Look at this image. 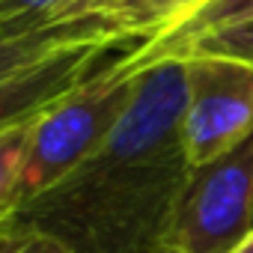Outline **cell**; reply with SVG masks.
<instances>
[{"mask_svg": "<svg viewBox=\"0 0 253 253\" xmlns=\"http://www.w3.org/2000/svg\"><path fill=\"white\" fill-rule=\"evenodd\" d=\"M146 66L149 63L140 57V45L110 57L89 81L30 125L18 188L21 206L60 185L104 146L128 113Z\"/></svg>", "mask_w": 253, "mask_h": 253, "instance_id": "2", "label": "cell"}, {"mask_svg": "<svg viewBox=\"0 0 253 253\" xmlns=\"http://www.w3.org/2000/svg\"><path fill=\"white\" fill-rule=\"evenodd\" d=\"M60 0H0V15H51Z\"/></svg>", "mask_w": 253, "mask_h": 253, "instance_id": "12", "label": "cell"}, {"mask_svg": "<svg viewBox=\"0 0 253 253\" xmlns=\"http://www.w3.org/2000/svg\"><path fill=\"white\" fill-rule=\"evenodd\" d=\"M253 18V0H209L203 9H197L188 21H182L176 30L152 39V42H143L140 45V57L146 63H158V60H170L179 48H185L188 42L211 33V30H220V27H232V24H241V21H250Z\"/></svg>", "mask_w": 253, "mask_h": 253, "instance_id": "8", "label": "cell"}, {"mask_svg": "<svg viewBox=\"0 0 253 253\" xmlns=\"http://www.w3.org/2000/svg\"><path fill=\"white\" fill-rule=\"evenodd\" d=\"M209 0H60L54 21L92 27L116 42L143 45L188 21Z\"/></svg>", "mask_w": 253, "mask_h": 253, "instance_id": "6", "label": "cell"}, {"mask_svg": "<svg viewBox=\"0 0 253 253\" xmlns=\"http://www.w3.org/2000/svg\"><path fill=\"white\" fill-rule=\"evenodd\" d=\"M188 54H220V57H235V60H250L253 63V18L232 24V27H220L211 30L194 42H188L185 48H179L170 60L188 57Z\"/></svg>", "mask_w": 253, "mask_h": 253, "instance_id": "10", "label": "cell"}, {"mask_svg": "<svg viewBox=\"0 0 253 253\" xmlns=\"http://www.w3.org/2000/svg\"><path fill=\"white\" fill-rule=\"evenodd\" d=\"M3 232H6V229H3Z\"/></svg>", "mask_w": 253, "mask_h": 253, "instance_id": "16", "label": "cell"}, {"mask_svg": "<svg viewBox=\"0 0 253 253\" xmlns=\"http://www.w3.org/2000/svg\"><path fill=\"white\" fill-rule=\"evenodd\" d=\"M185 63H149L137 95L75 173L24 203L9 229H39L72 253H161L191 179Z\"/></svg>", "mask_w": 253, "mask_h": 253, "instance_id": "1", "label": "cell"}, {"mask_svg": "<svg viewBox=\"0 0 253 253\" xmlns=\"http://www.w3.org/2000/svg\"><path fill=\"white\" fill-rule=\"evenodd\" d=\"M235 253H253V232H250V235L238 244V250H235Z\"/></svg>", "mask_w": 253, "mask_h": 253, "instance_id": "13", "label": "cell"}, {"mask_svg": "<svg viewBox=\"0 0 253 253\" xmlns=\"http://www.w3.org/2000/svg\"><path fill=\"white\" fill-rule=\"evenodd\" d=\"M253 232V131L229 152L191 170L167 247L179 253H235Z\"/></svg>", "mask_w": 253, "mask_h": 253, "instance_id": "3", "label": "cell"}, {"mask_svg": "<svg viewBox=\"0 0 253 253\" xmlns=\"http://www.w3.org/2000/svg\"><path fill=\"white\" fill-rule=\"evenodd\" d=\"M0 253H72L60 238L39 229H6L0 238Z\"/></svg>", "mask_w": 253, "mask_h": 253, "instance_id": "11", "label": "cell"}, {"mask_svg": "<svg viewBox=\"0 0 253 253\" xmlns=\"http://www.w3.org/2000/svg\"><path fill=\"white\" fill-rule=\"evenodd\" d=\"M185 146L194 167L229 152L253 131V63L220 54H188Z\"/></svg>", "mask_w": 253, "mask_h": 253, "instance_id": "4", "label": "cell"}, {"mask_svg": "<svg viewBox=\"0 0 253 253\" xmlns=\"http://www.w3.org/2000/svg\"><path fill=\"white\" fill-rule=\"evenodd\" d=\"M119 48H125V42L84 39L57 51L45 63L3 81L0 84V134L33 125L36 119L51 113L66 95L89 81L107 63V57H116Z\"/></svg>", "mask_w": 253, "mask_h": 253, "instance_id": "5", "label": "cell"}, {"mask_svg": "<svg viewBox=\"0 0 253 253\" xmlns=\"http://www.w3.org/2000/svg\"><path fill=\"white\" fill-rule=\"evenodd\" d=\"M161 253H179V250H173V247H164V250H161Z\"/></svg>", "mask_w": 253, "mask_h": 253, "instance_id": "14", "label": "cell"}, {"mask_svg": "<svg viewBox=\"0 0 253 253\" xmlns=\"http://www.w3.org/2000/svg\"><path fill=\"white\" fill-rule=\"evenodd\" d=\"M0 238H3V232H0Z\"/></svg>", "mask_w": 253, "mask_h": 253, "instance_id": "15", "label": "cell"}, {"mask_svg": "<svg viewBox=\"0 0 253 253\" xmlns=\"http://www.w3.org/2000/svg\"><path fill=\"white\" fill-rule=\"evenodd\" d=\"M27 137H30V125L0 134V232L9 229V223H12V217L21 206L18 188H21V167H24Z\"/></svg>", "mask_w": 253, "mask_h": 253, "instance_id": "9", "label": "cell"}, {"mask_svg": "<svg viewBox=\"0 0 253 253\" xmlns=\"http://www.w3.org/2000/svg\"><path fill=\"white\" fill-rule=\"evenodd\" d=\"M84 39H107L116 42L92 27L84 24H63L51 15H0V84L45 63L57 51L84 42ZM131 45V42H125Z\"/></svg>", "mask_w": 253, "mask_h": 253, "instance_id": "7", "label": "cell"}]
</instances>
